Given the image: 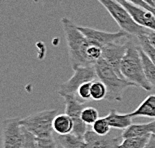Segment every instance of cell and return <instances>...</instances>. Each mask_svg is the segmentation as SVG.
<instances>
[{
    "mask_svg": "<svg viewBox=\"0 0 155 148\" xmlns=\"http://www.w3.org/2000/svg\"><path fill=\"white\" fill-rule=\"evenodd\" d=\"M56 141L63 148H90L85 142L83 137H78L73 133H69L66 135H58Z\"/></svg>",
    "mask_w": 155,
    "mask_h": 148,
    "instance_id": "obj_16",
    "label": "cell"
},
{
    "mask_svg": "<svg viewBox=\"0 0 155 148\" xmlns=\"http://www.w3.org/2000/svg\"><path fill=\"white\" fill-rule=\"evenodd\" d=\"M91 82H85V83L81 84L80 86H79L78 89H77L76 95H77L79 98H80L82 101H84V102H87V101L92 100V98H91V92H90Z\"/></svg>",
    "mask_w": 155,
    "mask_h": 148,
    "instance_id": "obj_25",
    "label": "cell"
},
{
    "mask_svg": "<svg viewBox=\"0 0 155 148\" xmlns=\"http://www.w3.org/2000/svg\"><path fill=\"white\" fill-rule=\"evenodd\" d=\"M38 145L39 148H57V141L54 139L53 136L42 137L38 138Z\"/></svg>",
    "mask_w": 155,
    "mask_h": 148,
    "instance_id": "obj_26",
    "label": "cell"
},
{
    "mask_svg": "<svg viewBox=\"0 0 155 148\" xmlns=\"http://www.w3.org/2000/svg\"><path fill=\"white\" fill-rule=\"evenodd\" d=\"M53 130L58 135H66L72 133L73 121L66 113L56 115L53 120Z\"/></svg>",
    "mask_w": 155,
    "mask_h": 148,
    "instance_id": "obj_15",
    "label": "cell"
},
{
    "mask_svg": "<svg viewBox=\"0 0 155 148\" xmlns=\"http://www.w3.org/2000/svg\"><path fill=\"white\" fill-rule=\"evenodd\" d=\"M154 14H155V12H154Z\"/></svg>",
    "mask_w": 155,
    "mask_h": 148,
    "instance_id": "obj_32",
    "label": "cell"
},
{
    "mask_svg": "<svg viewBox=\"0 0 155 148\" xmlns=\"http://www.w3.org/2000/svg\"><path fill=\"white\" fill-rule=\"evenodd\" d=\"M61 24L66 39L72 69L74 70L78 67L94 65L88 56V50L92 44V41L89 40L79 30L78 26L75 25L67 17L61 19Z\"/></svg>",
    "mask_w": 155,
    "mask_h": 148,
    "instance_id": "obj_1",
    "label": "cell"
},
{
    "mask_svg": "<svg viewBox=\"0 0 155 148\" xmlns=\"http://www.w3.org/2000/svg\"><path fill=\"white\" fill-rule=\"evenodd\" d=\"M150 128L148 123H139V124H130L126 127L121 134V138H128V137H139L144 135H149Z\"/></svg>",
    "mask_w": 155,
    "mask_h": 148,
    "instance_id": "obj_17",
    "label": "cell"
},
{
    "mask_svg": "<svg viewBox=\"0 0 155 148\" xmlns=\"http://www.w3.org/2000/svg\"><path fill=\"white\" fill-rule=\"evenodd\" d=\"M132 118L133 117H131L129 113L121 114L115 109L110 110V112L105 116V119L108 121L111 128L121 130H124L130 124H132Z\"/></svg>",
    "mask_w": 155,
    "mask_h": 148,
    "instance_id": "obj_13",
    "label": "cell"
},
{
    "mask_svg": "<svg viewBox=\"0 0 155 148\" xmlns=\"http://www.w3.org/2000/svg\"><path fill=\"white\" fill-rule=\"evenodd\" d=\"M147 4H149L151 7H152L154 10H155V0H144Z\"/></svg>",
    "mask_w": 155,
    "mask_h": 148,
    "instance_id": "obj_30",
    "label": "cell"
},
{
    "mask_svg": "<svg viewBox=\"0 0 155 148\" xmlns=\"http://www.w3.org/2000/svg\"><path fill=\"white\" fill-rule=\"evenodd\" d=\"M129 114L131 117L141 116L155 118V94H151L147 96L139 104V106Z\"/></svg>",
    "mask_w": 155,
    "mask_h": 148,
    "instance_id": "obj_14",
    "label": "cell"
},
{
    "mask_svg": "<svg viewBox=\"0 0 155 148\" xmlns=\"http://www.w3.org/2000/svg\"><path fill=\"white\" fill-rule=\"evenodd\" d=\"M90 92H91L92 100L99 101V100H103L106 98L107 89L103 82L97 78V79H95L91 82Z\"/></svg>",
    "mask_w": 155,
    "mask_h": 148,
    "instance_id": "obj_19",
    "label": "cell"
},
{
    "mask_svg": "<svg viewBox=\"0 0 155 148\" xmlns=\"http://www.w3.org/2000/svg\"><path fill=\"white\" fill-rule=\"evenodd\" d=\"M136 39H137V43L140 46V48L146 53L147 56L149 57L155 64V48L150 44V42L148 41L146 33L136 36Z\"/></svg>",
    "mask_w": 155,
    "mask_h": 148,
    "instance_id": "obj_21",
    "label": "cell"
},
{
    "mask_svg": "<svg viewBox=\"0 0 155 148\" xmlns=\"http://www.w3.org/2000/svg\"><path fill=\"white\" fill-rule=\"evenodd\" d=\"M98 1L109 12L111 17L116 21L121 30L133 36H138L147 32L148 29L137 24L127 9L117 0H98Z\"/></svg>",
    "mask_w": 155,
    "mask_h": 148,
    "instance_id": "obj_4",
    "label": "cell"
},
{
    "mask_svg": "<svg viewBox=\"0 0 155 148\" xmlns=\"http://www.w3.org/2000/svg\"><path fill=\"white\" fill-rule=\"evenodd\" d=\"M134 39L135 36L133 35L128 38L126 52L120 63V73L126 80L136 85V87H141L144 90L150 91L153 86L145 77L139 46L137 43V39L136 42L134 41Z\"/></svg>",
    "mask_w": 155,
    "mask_h": 148,
    "instance_id": "obj_2",
    "label": "cell"
},
{
    "mask_svg": "<svg viewBox=\"0 0 155 148\" xmlns=\"http://www.w3.org/2000/svg\"><path fill=\"white\" fill-rule=\"evenodd\" d=\"M149 135H144L139 137H128L123 138L122 142L120 143L119 148H143L145 144L149 139Z\"/></svg>",
    "mask_w": 155,
    "mask_h": 148,
    "instance_id": "obj_20",
    "label": "cell"
},
{
    "mask_svg": "<svg viewBox=\"0 0 155 148\" xmlns=\"http://www.w3.org/2000/svg\"><path fill=\"white\" fill-rule=\"evenodd\" d=\"M23 127V126H22ZM22 148H39L38 138L33 133L23 127V143Z\"/></svg>",
    "mask_w": 155,
    "mask_h": 148,
    "instance_id": "obj_24",
    "label": "cell"
},
{
    "mask_svg": "<svg viewBox=\"0 0 155 148\" xmlns=\"http://www.w3.org/2000/svg\"><path fill=\"white\" fill-rule=\"evenodd\" d=\"M117 1L127 9V11L130 13L133 20L137 24L155 31V14L153 11L140 7V6L130 1H127V0H117Z\"/></svg>",
    "mask_w": 155,
    "mask_h": 148,
    "instance_id": "obj_10",
    "label": "cell"
},
{
    "mask_svg": "<svg viewBox=\"0 0 155 148\" xmlns=\"http://www.w3.org/2000/svg\"><path fill=\"white\" fill-rule=\"evenodd\" d=\"M146 36L148 38V41L150 42V44L155 48V31L148 29L147 32H146Z\"/></svg>",
    "mask_w": 155,
    "mask_h": 148,
    "instance_id": "obj_27",
    "label": "cell"
},
{
    "mask_svg": "<svg viewBox=\"0 0 155 148\" xmlns=\"http://www.w3.org/2000/svg\"><path fill=\"white\" fill-rule=\"evenodd\" d=\"M95 79H97V75L94 65L78 67L74 69L73 75L58 87L57 92L62 97L64 95H76L77 89L81 84L85 82H91Z\"/></svg>",
    "mask_w": 155,
    "mask_h": 148,
    "instance_id": "obj_6",
    "label": "cell"
},
{
    "mask_svg": "<svg viewBox=\"0 0 155 148\" xmlns=\"http://www.w3.org/2000/svg\"><path fill=\"white\" fill-rule=\"evenodd\" d=\"M23 127L19 118H8L2 123V148H22Z\"/></svg>",
    "mask_w": 155,
    "mask_h": 148,
    "instance_id": "obj_8",
    "label": "cell"
},
{
    "mask_svg": "<svg viewBox=\"0 0 155 148\" xmlns=\"http://www.w3.org/2000/svg\"><path fill=\"white\" fill-rule=\"evenodd\" d=\"M139 52H140L141 60H142V66H143L145 77H146L148 82H149L153 87H155V64L152 62V60L147 56L146 53L140 48V46H139Z\"/></svg>",
    "mask_w": 155,
    "mask_h": 148,
    "instance_id": "obj_18",
    "label": "cell"
},
{
    "mask_svg": "<svg viewBox=\"0 0 155 148\" xmlns=\"http://www.w3.org/2000/svg\"><path fill=\"white\" fill-rule=\"evenodd\" d=\"M97 78L101 80L106 86L107 94L105 100L108 101H121L124 91L128 87H135L136 85L126 80L114 70L109 63L103 58H100L94 64Z\"/></svg>",
    "mask_w": 155,
    "mask_h": 148,
    "instance_id": "obj_3",
    "label": "cell"
},
{
    "mask_svg": "<svg viewBox=\"0 0 155 148\" xmlns=\"http://www.w3.org/2000/svg\"><path fill=\"white\" fill-rule=\"evenodd\" d=\"M143 148H155V134L151 133L148 139L147 143L145 144V146Z\"/></svg>",
    "mask_w": 155,
    "mask_h": 148,
    "instance_id": "obj_28",
    "label": "cell"
},
{
    "mask_svg": "<svg viewBox=\"0 0 155 148\" xmlns=\"http://www.w3.org/2000/svg\"><path fill=\"white\" fill-rule=\"evenodd\" d=\"M127 44H128V40L123 42V43H121L120 41H116V42H112V43H109V44H106L102 47V58H103L107 63H109L119 75H121L120 63L122 61V58L124 56L125 52H126Z\"/></svg>",
    "mask_w": 155,
    "mask_h": 148,
    "instance_id": "obj_11",
    "label": "cell"
},
{
    "mask_svg": "<svg viewBox=\"0 0 155 148\" xmlns=\"http://www.w3.org/2000/svg\"><path fill=\"white\" fill-rule=\"evenodd\" d=\"M78 29L86 36L89 40L99 44L102 47L106 44L119 41L121 39L128 38L131 36L129 33H127V32H125L123 30L118 32H106L90 27H80V26H78Z\"/></svg>",
    "mask_w": 155,
    "mask_h": 148,
    "instance_id": "obj_9",
    "label": "cell"
},
{
    "mask_svg": "<svg viewBox=\"0 0 155 148\" xmlns=\"http://www.w3.org/2000/svg\"><path fill=\"white\" fill-rule=\"evenodd\" d=\"M149 124V128H150V133H153L155 134V118L153 121H151V122H148Z\"/></svg>",
    "mask_w": 155,
    "mask_h": 148,
    "instance_id": "obj_29",
    "label": "cell"
},
{
    "mask_svg": "<svg viewBox=\"0 0 155 148\" xmlns=\"http://www.w3.org/2000/svg\"><path fill=\"white\" fill-rule=\"evenodd\" d=\"M65 113L73 121L72 133L78 137H83L87 131V124L81 119V112L84 108V101L76 95H64Z\"/></svg>",
    "mask_w": 155,
    "mask_h": 148,
    "instance_id": "obj_7",
    "label": "cell"
},
{
    "mask_svg": "<svg viewBox=\"0 0 155 148\" xmlns=\"http://www.w3.org/2000/svg\"><path fill=\"white\" fill-rule=\"evenodd\" d=\"M127 1H131V0H127Z\"/></svg>",
    "mask_w": 155,
    "mask_h": 148,
    "instance_id": "obj_31",
    "label": "cell"
},
{
    "mask_svg": "<svg viewBox=\"0 0 155 148\" xmlns=\"http://www.w3.org/2000/svg\"><path fill=\"white\" fill-rule=\"evenodd\" d=\"M111 126L109 125L108 121L105 119V117L98 118L95 122L92 124V130L95 133L99 134V135H106L110 132Z\"/></svg>",
    "mask_w": 155,
    "mask_h": 148,
    "instance_id": "obj_23",
    "label": "cell"
},
{
    "mask_svg": "<svg viewBox=\"0 0 155 148\" xmlns=\"http://www.w3.org/2000/svg\"><path fill=\"white\" fill-rule=\"evenodd\" d=\"M57 115V110L46 109L32 113L27 117L20 119V124L33 133L36 137H49L53 133V120Z\"/></svg>",
    "mask_w": 155,
    "mask_h": 148,
    "instance_id": "obj_5",
    "label": "cell"
},
{
    "mask_svg": "<svg viewBox=\"0 0 155 148\" xmlns=\"http://www.w3.org/2000/svg\"><path fill=\"white\" fill-rule=\"evenodd\" d=\"M99 118L98 110L94 107H85L81 112V119L87 125H92Z\"/></svg>",
    "mask_w": 155,
    "mask_h": 148,
    "instance_id": "obj_22",
    "label": "cell"
},
{
    "mask_svg": "<svg viewBox=\"0 0 155 148\" xmlns=\"http://www.w3.org/2000/svg\"><path fill=\"white\" fill-rule=\"evenodd\" d=\"M84 140L90 148H119L121 143L120 137L110 135H99L93 130H88L84 134Z\"/></svg>",
    "mask_w": 155,
    "mask_h": 148,
    "instance_id": "obj_12",
    "label": "cell"
}]
</instances>
